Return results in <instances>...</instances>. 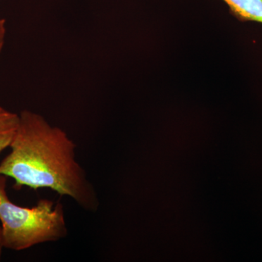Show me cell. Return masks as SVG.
Returning <instances> with one entry per match:
<instances>
[{"instance_id":"cell-1","label":"cell","mask_w":262,"mask_h":262,"mask_svg":"<svg viewBox=\"0 0 262 262\" xmlns=\"http://www.w3.org/2000/svg\"><path fill=\"white\" fill-rule=\"evenodd\" d=\"M10 144L0 163V175L15 181L14 188L50 189L67 196L84 211L96 213L99 198L87 172L77 159V145L61 127L40 114L24 110Z\"/></svg>"},{"instance_id":"cell-2","label":"cell","mask_w":262,"mask_h":262,"mask_svg":"<svg viewBox=\"0 0 262 262\" xmlns=\"http://www.w3.org/2000/svg\"><path fill=\"white\" fill-rule=\"evenodd\" d=\"M7 178L0 175V222L4 248L24 251L66 238L68 228L62 203L41 199L32 208L18 206L8 198Z\"/></svg>"},{"instance_id":"cell-3","label":"cell","mask_w":262,"mask_h":262,"mask_svg":"<svg viewBox=\"0 0 262 262\" xmlns=\"http://www.w3.org/2000/svg\"><path fill=\"white\" fill-rule=\"evenodd\" d=\"M239 21L262 24V0H222Z\"/></svg>"},{"instance_id":"cell-4","label":"cell","mask_w":262,"mask_h":262,"mask_svg":"<svg viewBox=\"0 0 262 262\" xmlns=\"http://www.w3.org/2000/svg\"><path fill=\"white\" fill-rule=\"evenodd\" d=\"M18 114L0 106V154L11 144L18 129Z\"/></svg>"},{"instance_id":"cell-5","label":"cell","mask_w":262,"mask_h":262,"mask_svg":"<svg viewBox=\"0 0 262 262\" xmlns=\"http://www.w3.org/2000/svg\"><path fill=\"white\" fill-rule=\"evenodd\" d=\"M5 35H6V21L5 19L0 18V55L4 46Z\"/></svg>"},{"instance_id":"cell-6","label":"cell","mask_w":262,"mask_h":262,"mask_svg":"<svg viewBox=\"0 0 262 262\" xmlns=\"http://www.w3.org/2000/svg\"><path fill=\"white\" fill-rule=\"evenodd\" d=\"M3 248H4V246H3V234H2V228L1 227H0V260H1Z\"/></svg>"}]
</instances>
